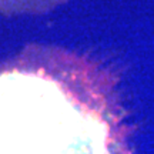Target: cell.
<instances>
[{"instance_id":"1","label":"cell","mask_w":154,"mask_h":154,"mask_svg":"<svg viewBox=\"0 0 154 154\" xmlns=\"http://www.w3.org/2000/svg\"><path fill=\"white\" fill-rule=\"evenodd\" d=\"M117 64L29 44L0 63V154H136Z\"/></svg>"},{"instance_id":"2","label":"cell","mask_w":154,"mask_h":154,"mask_svg":"<svg viewBox=\"0 0 154 154\" xmlns=\"http://www.w3.org/2000/svg\"><path fill=\"white\" fill-rule=\"evenodd\" d=\"M66 0H0V9L7 13H42Z\"/></svg>"}]
</instances>
